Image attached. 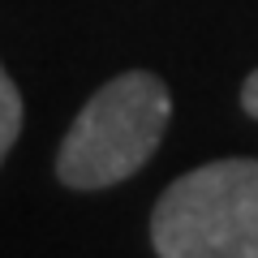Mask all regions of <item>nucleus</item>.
<instances>
[{
  "label": "nucleus",
  "mask_w": 258,
  "mask_h": 258,
  "mask_svg": "<svg viewBox=\"0 0 258 258\" xmlns=\"http://www.w3.org/2000/svg\"><path fill=\"white\" fill-rule=\"evenodd\" d=\"M172 116L164 78L147 69L103 82L56 151V176L69 189H108L151 164Z\"/></svg>",
  "instance_id": "nucleus-1"
},
{
  "label": "nucleus",
  "mask_w": 258,
  "mask_h": 258,
  "mask_svg": "<svg viewBox=\"0 0 258 258\" xmlns=\"http://www.w3.org/2000/svg\"><path fill=\"white\" fill-rule=\"evenodd\" d=\"M159 258H258V159H215L176 176L151 211Z\"/></svg>",
  "instance_id": "nucleus-2"
},
{
  "label": "nucleus",
  "mask_w": 258,
  "mask_h": 258,
  "mask_svg": "<svg viewBox=\"0 0 258 258\" xmlns=\"http://www.w3.org/2000/svg\"><path fill=\"white\" fill-rule=\"evenodd\" d=\"M18 134H22V95H18V86H13L9 69L0 64V164H5V155L13 151Z\"/></svg>",
  "instance_id": "nucleus-3"
},
{
  "label": "nucleus",
  "mask_w": 258,
  "mask_h": 258,
  "mask_svg": "<svg viewBox=\"0 0 258 258\" xmlns=\"http://www.w3.org/2000/svg\"><path fill=\"white\" fill-rule=\"evenodd\" d=\"M241 108H245L249 116L258 120V69L245 78V86H241Z\"/></svg>",
  "instance_id": "nucleus-4"
}]
</instances>
